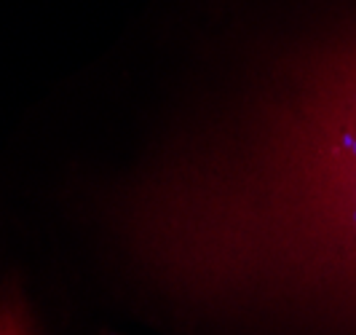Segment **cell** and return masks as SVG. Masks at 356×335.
<instances>
[{
    "label": "cell",
    "instance_id": "obj_2",
    "mask_svg": "<svg viewBox=\"0 0 356 335\" xmlns=\"http://www.w3.org/2000/svg\"><path fill=\"white\" fill-rule=\"evenodd\" d=\"M0 335H35L27 317L11 303H0Z\"/></svg>",
    "mask_w": 356,
    "mask_h": 335
},
{
    "label": "cell",
    "instance_id": "obj_1",
    "mask_svg": "<svg viewBox=\"0 0 356 335\" xmlns=\"http://www.w3.org/2000/svg\"><path fill=\"white\" fill-rule=\"evenodd\" d=\"M131 249L266 335H356V33L295 56L238 126L150 182Z\"/></svg>",
    "mask_w": 356,
    "mask_h": 335
}]
</instances>
